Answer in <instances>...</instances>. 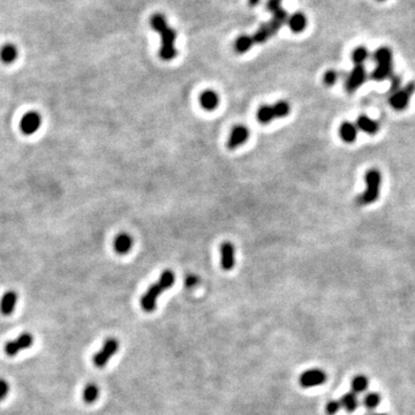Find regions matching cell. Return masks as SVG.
<instances>
[{"label": "cell", "mask_w": 415, "mask_h": 415, "mask_svg": "<svg viewBox=\"0 0 415 415\" xmlns=\"http://www.w3.org/2000/svg\"><path fill=\"white\" fill-rule=\"evenodd\" d=\"M150 24L152 29L161 34L162 36V46L159 50V57L166 61L172 60L176 55V50L174 47L176 31L168 26L165 16L161 13L154 14L151 16Z\"/></svg>", "instance_id": "cell-1"}, {"label": "cell", "mask_w": 415, "mask_h": 415, "mask_svg": "<svg viewBox=\"0 0 415 415\" xmlns=\"http://www.w3.org/2000/svg\"><path fill=\"white\" fill-rule=\"evenodd\" d=\"M174 279V273L169 271V270H166V271L163 272L158 282L152 284L148 289L147 292L143 294V296L141 297L142 309L147 311V313H150V311L155 310L156 302H157L159 295L173 285Z\"/></svg>", "instance_id": "cell-2"}, {"label": "cell", "mask_w": 415, "mask_h": 415, "mask_svg": "<svg viewBox=\"0 0 415 415\" xmlns=\"http://www.w3.org/2000/svg\"><path fill=\"white\" fill-rule=\"evenodd\" d=\"M366 190L359 196V204H372L378 199L382 176L378 169L372 168L366 173Z\"/></svg>", "instance_id": "cell-3"}, {"label": "cell", "mask_w": 415, "mask_h": 415, "mask_svg": "<svg viewBox=\"0 0 415 415\" xmlns=\"http://www.w3.org/2000/svg\"><path fill=\"white\" fill-rule=\"evenodd\" d=\"M414 92H415V82L407 83L404 88H400L399 90H397V91L391 93V96L389 98L390 105L397 111L404 110L405 107H407L408 102H410V98Z\"/></svg>", "instance_id": "cell-4"}, {"label": "cell", "mask_w": 415, "mask_h": 415, "mask_svg": "<svg viewBox=\"0 0 415 415\" xmlns=\"http://www.w3.org/2000/svg\"><path fill=\"white\" fill-rule=\"evenodd\" d=\"M119 347V342L116 338H109L104 341V345L98 352L93 355L92 362L98 368H103L109 362V360L116 354Z\"/></svg>", "instance_id": "cell-5"}, {"label": "cell", "mask_w": 415, "mask_h": 415, "mask_svg": "<svg viewBox=\"0 0 415 415\" xmlns=\"http://www.w3.org/2000/svg\"><path fill=\"white\" fill-rule=\"evenodd\" d=\"M33 344H34L33 334L28 333V332H24V333L20 334L19 337L13 339V340L7 341L3 351H5V353L8 356H14V355L19 354L20 352H22L23 349L31 347Z\"/></svg>", "instance_id": "cell-6"}, {"label": "cell", "mask_w": 415, "mask_h": 415, "mask_svg": "<svg viewBox=\"0 0 415 415\" xmlns=\"http://www.w3.org/2000/svg\"><path fill=\"white\" fill-rule=\"evenodd\" d=\"M327 380V374L321 369H310L301 374L299 383L302 387H314L322 385Z\"/></svg>", "instance_id": "cell-7"}, {"label": "cell", "mask_w": 415, "mask_h": 415, "mask_svg": "<svg viewBox=\"0 0 415 415\" xmlns=\"http://www.w3.org/2000/svg\"><path fill=\"white\" fill-rule=\"evenodd\" d=\"M42 124V117L38 112L31 111L22 117L20 121V129L24 135H33L40 129Z\"/></svg>", "instance_id": "cell-8"}, {"label": "cell", "mask_w": 415, "mask_h": 415, "mask_svg": "<svg viewBox=\"0 0 415 415\" xmlns=\"http://www.w3.org/2000/svg\"><path fill=\"white\" fill-rule=\"evenodd\" d=\"M367 73L363 65H358L352 69L349 73L347 80H346V90L348 92H354L356 89L360 88L366 81Z\"/></svg>", "instance_id": "cell-9"}, {"label": "cell", "mask_w": 415, "mask_h": 415, "mask_svg": "<svg viewBox=\"0 0 415 415\" xmlns=\"http://www.w3.org/2000/svg\"><path fill=\"white\" fill-rule=\"evenodd\" d=\"M235 250L234 246L231 244V242H224L220 246V263L221 268L224 270H232L235 264Z\"/></svg>", "instance_id": "cell-10"}, {"label": "cell", "mask_w": 415, "mask_h": 415, "mask_svg": "<svg viewBox=\"0 0 415 415\" xmlns=\"http://www.w3.org/2000/svg\"><path fill=\"white\" fill-rule=\"evenodd\" d=\"M248 136H249V130L247 127L235 126L231 131L230 137H228V141H227L228 149H235L237 147H239V145L245 143V142L248 140Z\"/></svg>", "instance_id": "cell-11"}, {"label": "cell", "mask_w": 415, "mask_h": 415, "mask_svg": "<svg viewBox=\"0 0 415 415\" xmlns=\"http://www.w3.org/2000/svg\"><path fill=\"white\" fill-rule=\"evenodd\" d=\"M17 302V293L15 290H7V292L3 293L1 296V300H0V311H1L2 315L5 316H8L15 309Z\"/></svg>", "instance_id": "cell-12"}, {"label": "cell", "mask_w": 415, "mask_h": 415, "mask_svg": "<svg viewBox=\"0 0 415 415\" xmlns=\"http://www.w3.org/2000/svg\"><path fill=\"white\" fill-rule=\"evenodd\" d=\"M218 103H219V98H218L217 93L212 90H206L201 93L200 104L204 110L212 111L218 106Z\"/></svg>", "instance_id": "cell-13"}, {"label": "cell", "mask_w": 415, "mask_h": 415, "mask_svg": "<svg viewBox=\"0 0 415 415\" xmlns=\"http://www.w3.org/2000/svg\"><path fill=\"white\" fill-rule=\"evenodd\" d=\"M356 128H359L360 130L365 131L367 134L374 135L378 131L379 126L375 120L370 119L369 117L360 116L358 119H356Z\"/></svg>", "instance_id": "cell-14"}, {"label": "cell", "mask_w": 415, "mask_h": 415, "mask_svg": "<svg viewBox=\"0 0 415 415\" xmlns=\"http://www.w3.org/2000/svg\"><path fill=\"white\" fill-rule=\"evenodd\" d=\"M287 23H289L290 29L292 30L293 33H301V31H303L304 29H306L307 17L306 15H303V14L300 12L294 13L290 16H289Z\"/></svg>", "instance_id": "cell-15"}, {"label": "cell", "mask_w": 415, "mask_h": 415, "mask_svg": "<svg viewBox=\"0 0 415 415\" xmlns=\"http://www.w3.org/2000/svg\"><path fill=\"white\" fill-rule=\"evenodd\" d=\"M131 246H133V239L126 233L119 234L114 240V249L118 254H127L130 250Z\"/></svg>", "instance_id": "cell-16"}, {"label": "cell", "mask_w": 415, "mask_h": 415, "mask_svg": "<svg viewBox=\"0 0 415 415\" xmlns=\"http://www.w3.org/2000/svg\"><path fill=\"white\" fill-rule=\"evenodd\" d=\"M339 135L346 143H352L355 141L356 135H358V128L351 123H342L339 127Z\"/></svg>", "instance_id": "cell-17"}, {"label": "cell", "mask_w": 415, "mask_h": 415, "mask_svg": "<svg viewBox=\"0 0 415 415\" xmlns=\"http://www.w3.org/2000/svg\"><path fill=\"white\" fill-rule=\"evenodd\" d=\"M17 55H19V51L14 44H5L0 48V60L3 64H12L17 59Z\"/></svg>", "instance_id": "cell-18"}, {"label": "cell", "mask_w": 415, "mask_h": 415, "mask_svg": "<svg viewBox=\"0 0 415 415\" xmlns=\"http://www.w3.org/2000/svg\"><path fill=\"white\" fill-rule=\"evenodd\" d=\"M393 74V66L392 64H379L376 66L372 73V79L375 81H383L387 78H391Z\"/></svg>", "instance_id": "cell-19"}, {"label": "cell", "mask_w": 415, "mask_h": 415, "mask_svg": "<svg viewBox=\"0 0 415 415\" xmlns=\"http://www.w3.org/2000/svg\"><path fill=\"white\" fill-rule=\"evenodd\" d=\"M254 45V40H252V36H248V35H241L239 36L237 40H235L234 43V50L238 52V53H246V52L250 50Z\"/></svg>", "instance_id": "cell-20"}, {"label": "cell", "mask_w": 415, "mask_h": 415, "mask_svg": "<svg viewBox=\"0 0 415 415\" xmlns=\"http://www.w3.org/2000/svg\"><path fill=\"white\" fill-rule=\"evenodd\" d=\"M339 401H340L341 408H344V410L349 412V413H351V412H354L359 406L358 397H356V394L354 392L345 393Z\"/></svg>", "instance_id": "cell-21"}, {"label": "cell", "mask_w": 415, "mask_h": 415, "mask_svg": "<svg viewBox=\"0 0 415 415\" xmlns=\"http://www.w3.org/2000/svg\"><path fill=\"white\" fill-rule=\"evenodd\" d=\"M256 119L261 124H269L275 119V113H273L272 105H263L257 110L256 113Z\"/></svg>", "instance_id": "cell-22"}, {"label": "cell", "mask_w": 415, "mask_h": 415, "mask_svg": "<svg viewBox=\"0 0 415 415\" xmlns=\"http://www.w3.org/2000/svg\"><path fill=\"white\" fill-rule=\"evenodd\" d=\"M374 60L377 65L379 64H392V52L389 47H379L374 53Z\"/></svg>", "instance_id": "cell-23"}, {"label": "cell", "mask_w": 415, "mask_h": 415, "mask_svg": "<svg viewBox=\"0 0 415 415\" xmlns=\"http://www.w3.org/2000/svg\"><path fill=\"white\" fill-rule=\"evenodd\" d=\"M98 386H97L95 383H89L88 385H85L84 389H83L82 398L83 400H84V403L92 404L93 401H96L97 398H98Z\"/></svg>", "instance_id": "cell-24"}, {"label": "cell", "mask_w": 415, "mask_h": 415, "mask_svg": "<svg viewBox=\"0 0 415 415\" xmlns=\"http://www.w3.org/2000/svg\"><path fill=\"white\" fill-rule=\"evenodd\" d=\"M272 36H273V35L271 33V30H270L268 23H264V24H262V26L259 27L257 30H256L254 36H252V40H254V43L262 44V43H264V42L268 41L269 38L272 37Z\"/></svg>", "instance_id": "cell-25"}, {"label": "cell", "mask_w": 415, "mask_h": 415, "mask_svg": "<svg viewBox=\"0 0 415 415\" xmlns=\"http://www.w3.org/2000/svg\"><path fill=\"white\" fill-rule=\"evenodd\" d=\"M368 384H369V380L366 376L358 375V376H355L352 380V390L354 391V393H361L363 392V391L367 390Z\"/></svg>", "instance_id": "cell-26"}, {"label": "cell", "mask_w": 415, "mask_h": 415, "mask_svg": "<svg viewBox=\"0 0 415 415\" xmlns=\"http://www.w3.org/2000/svg\"><path fill=\"white\" fill-rule=\"evenodd\" d=\"M272 109H273V113H275V118H277V119H278V118H285L286 116H289V113L290 111V104L285 102V100H279V102L273 104Z\"/></svg>", "instance_id": "cell-27"}, {"label": "cell", "mask_w": 415, "mask_h": 415, "mask_svg": "<svg viewBox=\"0 0 415 415\" xmlns=\"http://www.w3.org/2000/svg\"><path fill=\"white\" fill-rule=\"evenodd\" d=\"M368 50H367L366 47L363 46H360L358 48H355L354 51H353L352 53V60L354 62L355 66L358 65H362L363 62H365L367 59H368Z\"/></svg>", "instance_id": "cell-28"}, {"label": "cell", "mask_w": 415, "mask_h": 415, "mask_svg": "<svg viewBox=\"0 0 415 415\" xmlns=\"http://www.w3.org/2000/svg\"><path fill=\"white\" fill-rule=\"evenodd\" d=\"M379 403H380V396L376 392H370L368 394H366L365 399H363V404H365V406L368 408V410H374V408H376L379 405Z\"/></svg>", "instance_id": "cell-29"}, {"label": "cell", "mask_w": 415, "mask_h": 415, "mask_svg": "<svg viewBox=\"0 0 415 415\" xmlns=\"http://www.w3.org/2000/svg\"><path fill=\"white\" fill-rule=\"evenodd\" d=\"M338 80V73L334 71V69H330V71L325 72V74L323 76V82L325 85L328 86H331L333 85L335 82H337Z\"/></svg>", "instance_id": "cell-30"}, {"label": "cell", "mask_w": 415, "mask_h": 415, "mask_svg": "<svg viewBox=\"0 0 415 415\" xmlns=\"http://www.w3.org/2000/svg\"><path fill=\"white\" fill-rule=\"evenodd\" d=\"M341 408L340 401L339 400H331L327 404V407H325V412L329 415H334Z\"/></svg>", "instance_id": "cell-31"}, {"label": "cell", "mask_w": 415, "mask_h": 415, "mask_svg": "<svg viewBox=\"0 0 415 415\" xmlns=\"http://www.w3.org/2000/svg\"><path fill=\"white\" fill-rule=\"evenodd\" d=\"M9 392V384L5 379H0V400L5 399Z\"/></svg>", "instance_id": "cell-32"}, {"label": "cell", "mask_w": 415, "mask_h": 415, "mask_svg": "<svg viewBox=\"0 0 415 415\" xmlns=\"http://www.w3.org/2000/svg\"><path fill=\"white\" fill-rule=\"evenodd\" d=\"M279 8H282V5H280V1H277V0H268L266 1V9L272 14L277 12Z\"/></svg>", "instance_id": "cell-33"}, {"label": "cell", "mask_w": 415, "mask_h": 415, "mask_svg": "<svg viewBox=\"0 0 415 415\" xmlns=\"http://www.w3.org/2000/svg\"><path fill=\"white\" fill-rule=\"evenodd\" d=\"M400 83H401V80H400L399 76H393L392 83H391L390 92L392 93L394 91H397V90H399L400 89Z\"/></svg>", "instance_id": "cell-34"}, {"label": "cell", "mask_w": 415, "mask_h": 415, "mask_svg": "<svg viewBox=\"0 0 415 415\" xmlns=\"http://www.w3.org/2000/svg\"><path fill=\"white\" fill-rule=\"evenodd\" d=\"M185 283H186V286L187 287H194V286H196L197 284H199V277H197V276H193V275H189L186 278Z\"/></svg>", "instance_id": "cell-35"}, {"label": "cell", "mask_w": 415, "mask_h": 415, "mask_svg": "<svg viewBox=\"0 0 415 415\" xmlns=\"http://www.w3.org/2000/svg\"><path fill=\"white\" fill-rule=\"evenodd\" d=\"M259 2H261V0H248V5L251 6V7L257 6Z\"/></svg>", "instance_id": "cell-36"}, {"label": "cell", "mask_w": 415, "mask_h": 415, "mask_svg": "<svg viewBox=\"0 0 415 415\" xmlns=\"http://www.w3.org/2000/svg\"><path fill=\"white\" fill-rule=\"evenodd\" d=\"M374 415H386V414H374Z\"/></svg>", "instance_id": "cell-37"}, {"label": "cell", "mask_w": 415, "mask_h": 415, "mask_svg": "<svg viewBox=\"0 0 415 415\" xmlns=\"http://www.w3.org/2000/svg\"><path fill=\"white\" fill-rule=\"evenodd\" d=\"M277 1H282V0H277Z\"/></svg>", "instance_id": "cell-38"}, {"label": "cell", "mask_w": 415, "mask_h": 415, "mask_svg": "<svg viewBox=\"0 0 415 415\" xmlns=\"http://www.w3.org/2000/svg\"><path fill=\"white\" fill-rule=\"evenodd\" d=\"M379 1H384V0H379Z\"/></svg>", "instance_id": "cell-39"}]
</instances>
